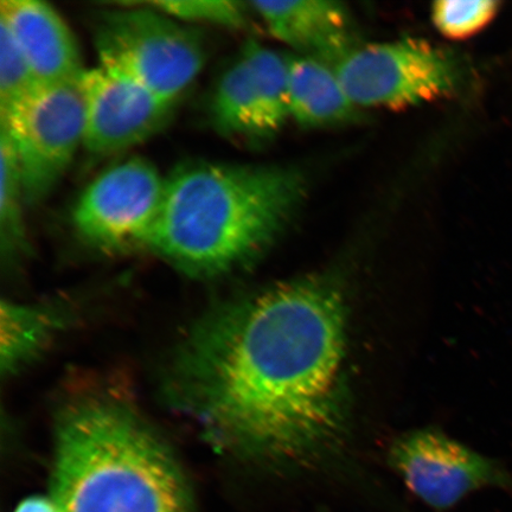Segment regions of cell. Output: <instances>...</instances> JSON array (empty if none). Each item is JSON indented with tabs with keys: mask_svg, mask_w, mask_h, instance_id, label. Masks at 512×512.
Returning a JSON list of instances; mask_svg holds the SVG:
<instances>
[{
	"mask_svg": "<svg viewBox=\"0 0 512 512\" xmlns=\"http://www.w3.org/2000/svg\"><path fill=\"white\" fill-rule=\"evenodd\" d=\"M347 303L325 277L224 304L182 343L171 394L210 441L271 465H312L347 428Z\"/></svg>",
	"mask_w": 512,
	"mask_h": 512,
	"instance_id": "6da1fadb",
	"label": "cell"
},
{
	"mask_svg": "<svg viewBox=\"0 0 512 512\" xmlns=\"http://www.w3.org/2000/svg\"><path fill=\"white\" fill-rule=\"evenodd\" d=\"M304 191L303 176L281 166H179L146 247L197 277L235 270L278 238Z\"/></svg>",
	"mask_w": 512,
	"mask_h": 512,
	"instance_id": "7a4b0ae2",
	"label": "cell"
},
{
	"mask_svg": "<svg viewBox=\"0 0 512 512\" xmlns=\"http://www.w3.org/2000/svg\"><path fill=\"white\" fill-rule=\"evenodd\" d=\"M56 437L50 497L61 512H195L176 460L130 409L78 403Z\"/></svg>",
	"mask_w": 512,
	"mask_h": 512,
	"instance_id": "3957f363",
	"label": "cell"
},
{
	"mask_svg": "<svg viewBox=\"0 0 512 512\" xmlns=\"http://www.w3.org/2000/svg\"><path fill=\"white\" fill-rule=\"evenodd\" d=\"M99 66L176 104L206 63L196 30L150 6L106 10L95 22Z\"/></svg>",
	"mask_w": 512,
	"mask_h": 512,
	"instance_id": "277c9868",
	"label": "cell"
},
{
	"mask_svg": "<svg viewBox=\"0 0 512 512\" xmlns=\"http://www.w3.org/2000/svg\"><path fill=\"white\" fill-rule=\"evenodd\" d=\"M334 69L356 107L390 111L450 98L463 76L454 56L412 37L352 48Z\"/></svg>",
	"mask_w": 512,
	"mask_h": 512,
	"instance_id": "5b68a950",
	"label": "cell"
},
{
	"mask_svg": "<svg viewBox=\"0 0 512 512\" xmlns=\"http://www.w3.org/2000/svg\"><path fill=\"white\" fill-rule=\"evenodd\" d=\"M0 126L15 147L25 203L41 202L55 189L85 139L81 79L40 83L0 112Z\"/></svg>",
	"mask_w": 512,
	"mask_h": 512,
	"instance_id": "8992f818",
	"label": "cell"
},
{
	"mask_svg": "<svg viewBox=\"0 0 512 512\" xmlns=\"http://www.w3.org/2000/svg\"><path fill=\"white\" fill-rule=\"evenodd\" d=\"M165 179L143 158L114 164L82 192L73 209L80 238L106 252L146 246L162 208Z\"/></svg>",
	"mask_w": 512,
	"mask_h": 512,
	"instance_id": "52a82bcc",
	"label": "cell"
},
{
	"mask_svg": "<svg viewBox=\"0 0 512 512\" xmlns=\"http://www.w3.org/2000/svg\"><path fill=\"white\" fill-rule=\"evenodd\" d=\"M389 463L416 497L437 510L485 488L512 492V473L503 465L439 431L402 435L390 447Z\"/></svg>",
	"mask_w": 512,
	"mask_h": 512,
	"instance_id": "ba28073f",
	"label": "cell"
},
{
	"mask_svg": "<svg viewBox=\"0 0 512 512\" xmlns=\"http://www.w3.org/2000/svg\"><path fill=\"white\" fill-rule=\"evenodd\" d=\"M83 146L95 156H108L150 138L171 118L176 104L104 67L85 70Z\"/></svg>",
	"mask_w": 512,
	"mask_h": 512,
	"instance_id": "9c48e42d",
	"label": "cell"
},
{
	"mask_svg": "<svg viewBox=\"0 0 512 512\" xmlns=\"http://www.w3.org/2000/svg\"><path fill=\"white\" fill-rule=\"evenodd\" d=\"M0 23L12 38L38 83L81 79V55L72 30L53 6L40 0H2Z\"/></svg>",
	"mask_w": 512,
	"mask_h": 512,
	"instance_id": "30bf717a",
	"label": "cell"
},
{
	"mask_svg": "<svg viewBox=\"0 0 512 512\" xmlns=\"http://www.w3.org/2000/svg\"><path fill=\"white\" fill-rule=\"evenodd\" d=\"M252 11L281 42L325 63H336L352 48L350 19L341 3L329 0L252 2Z\"/></svg>",
	"mask_w": 512,
	"mask_h": 512,
	"instance_id": "8fae6325",
	"label": "cell"
},
{
	"mask_svg": "<svg viewBox=\"0 0 512 512\" xmlns=\"http://www.w3.org/2000/svg\"><path fill=\"white\" fill-rule=\"evenodd\" d=\"M288 99L290 117L304 127L349 123L357 115L335 69L315 57L288 59Z\"/></svg>",
	"mask_w": 512,
	"mask_h": 512,
	"instance_id": "7c38bea8",
	"label": "cell"
},
{
	"mask_svg": "<svg viewBox=\"0 0 512 512\" xmlns=\"http://www.w3.org/2000/svg\"><path fill=\"white\" fill-rule=\"evenodd\" d=\"M210 117L216 130L228 137L259 139L271 136L264 107L243 57L230 64L217 81Z\"/></svg>",
	"mask_w": 512,
	"mask_h": 512,
	"instance_id": "4fadbf2b",
	"label": "cell"
},
{
	"mask_svg": "<svg viewBox=\"0 0 512 512\" xmlns=\"http://www.w3.org/2000/svg\"><path fill=\"white\" fill-rule=\"evenodd\" d=\"M57 325L54 313L43 307L2 304V369L14 373L37 355Z\"/></svg>",
	"mask_w": 512,
	"mask_h": 512,
	"instance_id": "5bb4252c",
	"label": "cell"
},
{
	"mask_svg": "<svg viewBox=\"0 0 512 512\" xmlns=\"http://www.w3.org/2000/svg\"><path fill=\"white\" fill-rule=\"evenodd\" d=\"M241 56L251 72L256 92L264 107L268 131L280 130L290 117L288 59L256 42H249Z\"/></svg>",
	"mask_w": 512,
	"mask_h": 512,
	"instance_id": "9a60e30c",
	"label": "cell"
},
{
	"mask_svg": "<svg viewBox=\"0 0 512 512\" xmlns=\"http://www.w3.org/2000/svg\"><path fill=\"white\" fill-rule=\"evenodd\" d=\"M21 168L8 132L0 126V233L3 251L14 253L25 239Z\"/></svg>",
	"mask_w": 512,
	"mask_h": 512,
	"instance_id": "2e32d148",
	"label": "cell"
},
{
	"mask_svg": "<svg viewBox=\"0 0 512 512\" xmlns=\"http://www.w3.org/2000/svg\"><path fill=\"white\" fill-rule=\"evenodd\" d=\"M501 8L497 0H440L433 4L431 16L441 35L463 41L488 28Z\"/></svg>",
	"mask_w": 512,
	"mask_h": 512,
	"instance_id": "e0dca14e",
	"label": "cell"
},
{
	"mask_svg": "<svg viewBox=\"0 0 512 512\" xmlns=\"http://www.w3.org/2000/svg\"><path fill=\"white\" fill-rule=\"evenodd\" d=\"M146 5L178 22L213 24L227 28L243 27L248 12L252 10L249 3L232 0H158Z\"/></svg>",
	"mask_w": 512,
	"mask_h": 512,
	"instance_id": "ac0fdd59",
	"label": "cell"
},
{
	"mask_svg": "<svg viewBox=\"0 0 512 512\" xmlns=\"http://www.w3.org/2000/svg\"><path fill=\"white\" fill-rule=\"evenodd\" d=\"M38 85L21 49L0 23V112L8 111Z\"/></svg>",
	"mask_w": 512,
	"mask_h": 512,
	"instance_id": "d6986e66",
	"label": "cell"
},
{
	"mask_svg": "<svg viewBox=\"0 0 512 512\" xmlns=\"http://www.w3.org/2000/svg\"><path fill=\"white\" fill-rule=\"evenodd\" d=\"M15 512H61L53 498L35 496L25 499Z\"/></svg>",
	"mask_w": 512,
	"mask_h": 512,
	"instance_id": "ffe728a7",
	"label": "cell"
}]
</instances>
